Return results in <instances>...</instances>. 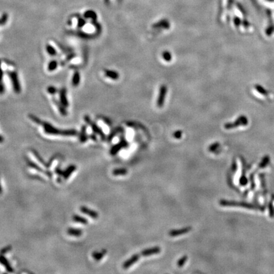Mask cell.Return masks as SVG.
I'll return each instance as SVG.
<instances>
[{"label":"cell","mask_w":274,"mask_h":274,"mask_svg":"<svg viewBox=\"0 0 274 274\" xmlns=\"http://www.w3.org/2000/svg\"><path fill=\"white\" fill-rule=\"evenodd\" d=\"M161 249L159 247L155 246V247H151V248L146 249L144 251H142L140 253V254L141 256H151V255L159 253L161 252Z\"/></svg>","instance_id":"277c9868"},{"label":"cell","mask_w":274,"mask_h":274,"mask_svg":"<svg viewBox=\"0 0 274 274\" xmlns=\"http://www.w3.org/2000/svg\"><path fill=\"white\" fill-rule=\"evenodd\" d=\"M166 93V88L165 86H162L160 89V93H159V97L158 99V105L161 106L164 102V100L165 98V95Z\"/></svg>","instance_id":"30bf717a"},{"label":"cell","mask_w":274,"mask_h":274,"mask_svg":"<svg viewBox=\"0 0 274 274\" xmlns=\"http://www.w3.org/2000/svg\"><path fill=\"white\" fill-rule=\"evenodd\" d=\"M191 230H192V227H187L178 230H172L169 232V235H170L171 237H177V236L189 233Z\"/></svg>","instance_id":"5b68a950"},{"label":"cell","mask_w":274,"mask_h":274,"mask_svg":"<svg viewBox=\"0 0 274 274\" xmlns=\"http://www.w3.org/2000/svg\"><path fill=\"white\" fill-rule=\"evenodd\" d=\"M76 170V167H75L74 166H70L68 169H67V170L66 171V172L64 173H63V176H64V177L65 178H67L69 176V175L72 173Z\"/></svg>","instance_id":"44dd1931"},{"label":"cell","mask_w":274,"mask_h":274,"mask_svg":"<svg viewBox=\"0 0 274 274\" xmlns=\"http://www.w3.org/2000/svg\"><path fill=\"white\" fill-rule=\"evenodd\" d=\"M7 20H8V15L3 14L2 17L0 18V20H1V25H4L5 24H6Z\"/></svg>","instance_id":"f1b7e54d"},{"label":"cell","mask_w":274,"mask_h":274,"mask_svg":"<svg viewBox=\"0 0 274 274\" xmlns=\"http://www.w3.org/2000/svg\"><path fill=\"white\" fill-rule=\"evenodd\" d=\"M187 259H188V258H187V256H182L181 258L180 259V260L177 261V265L178 266H179V267H182V266L184 265V264L185 263V262L187 261Z\"/></svg>","instance_id":"603a6c76"},{"label":"cell","mask_w":274,"mask_h":274,"mask_svg":"<svg viewBox=\"0 0 274 274\" xmlns=\"http://www.w3.org/2000/svg\"><path fill=\"white\" fill-rule=\"evenodd\" d=\"M181 135H182V133L180 132V131H176V132L175 133V138H180V137H181Z\"/></svg>","instance_id":"1f68e13d"},{"label":"cell","mask_w":274,"mask_h":274,"mask_svg":"<svg viewBox=\"0 0 274 274\" xmlns=\"http://www.w3.org/2000/svg\"><path fill=\"white\" fill-rule=\"evenodd\" d=\"M0 263H1L3 265H4L5 266L6 270H8V272H13V269L12 267H11V266L9 265V263L6 260V258L3 256H2V255H0Z\"/></svg>","instance_id":"7c38bea8"},{"label":"cell","mask_w":274,"mask_h":274,"mask_svg":"<svg viewBox=\"0 0 274 274\" xmlns=\"http://www.w3.org/2000/svg\"><path fill=\"white\" fill-rule=\"evenodd\" d=\"M269 162H270V157L265 156L263 157V158L262 161H261L260 165H259V167H260V168H264L267 166Z\"/></svg>","instance_id":"2e32d148"},{"label":"cell","mask_w":274,"mask_h":274,"mask_svg":"<svg viewBox=\"0 0 274 274\" xmlns=\"http://www.w3.org/2000/svg\"><path fill=\"white\" fill-rule=\"evenodd\" d=\"M28 164H29V165L30 166L32 167L34 169H35V170H37V171H42V170H41V169L39 166H37L36 164L32 163V162H29V161Z\"/></svg>","instance_id":"f546056e"},{"label":"cell","mask_w":274,"mask_h":274,"mask_svg":"<svg viewBox=\"0 0 274 274\" xmlns=\"http://www.w3.org/2000/svg\"><path fill=\"white\" fill-rule=\"evenodd\" d=\"M53 102H54V104L55 105V106L57 107L58 110L60 112H61V114L62 115H63V116L67 115V112L65 109V107L63 106L61 102H58V101L55 100L54 99H53Z\"/></svg>","instance_id":"8fae6325"},{"label":"cell","mask_w":274,"mask_h":274,"mask_svg":"<svg viewBox=\"0 0 274 274\" xmlns=\"http://www.w3.org/2000/svg\"><path fill=\"white\" fill-rule=\"evenodd\" d=\"M3 141V138H2L1 136H0V143H1Z\"/></svg>","instance_id":"d6a6232c"},{"label":"cell","mask_w":274,"mask_h":274,"mask_svg":"<svg viewBox=\"0 0 274 274\" xmlns=\"http://www.w3.org/2000/svg\"><path fill=\"white\" fill-rule=\"evenodd\" d=\"M57 65L58 62H57V61H52L49 63V64H48V69L50 71H53L55 69H57Z\"/></svg>","instance_id":"ffe728a7"},{"label":"cell","mask_w":274,"mask_h":274,"mask_svg":"<svg viewBox=\"0 0 274 274\" xmlns=\"http://www.w3.org/2000/svg\"><path fill=\"white\" fill-rule=\"evenodd\" d=\"M105 74H106V76L112 78V79H114V80H116V79H117L118 77V73L112 70L111 71V70H106V71H105Z\"/></svg>","instance_id":"9a60e30c"},{"label":"cell","mask_w":274,"mask_h":274,"mask_svg":"<svg viewBox=\"0 0 274 274\" xmlns=\"http://www.w3.org/2000/svg\"><path fill=\"white\" fill-rule=\"evenodd\" d=\"M8 76L11 81H12V84L15 92L17 93H19L21 91V88L17 73L14 70H9Z\"/></svg>","instance_id":"3957f363"},{"label":"cell","mask_w":274,"mask_h":274,"mask_svg":"<svg viewBox=\"0 0 274 274\" xmlns=\"http://www.w3.org/2000/svg\"><path fill=\"white\" fill-rule=\"evenodd\" d=\"M73 220H74V221H76V222H78V223H82V224H86L88 223L87 220H86L85 218H84L81 217V216H78V215L74 216Z\"/></svg>","instance_id":"ac0fdd59"},{"label":"cell","mask_w":274,"mask_h":274,"mask_svg":"<svg viewBox=\"0 0 274 274\" xmlns=\"http://www.w3.org/2000/svg\"><path fill=\"white\" fill-rule=\"evenodd\" d=\"M0 25H1V20H0Z\"/></svg>","instance_id":"e575fe53"},{"label":"cell","mask_w":274,"mask_h":274,"mask_svg":"<svg viewBox=\"0 0 274 274\" xmlns=\"http://www.w3.org/2000/svg\"><path fill=\"white\" fill-rule=\"evenodd\" d=\"M42 124V123H41ZM43 126V128L45 131V133L50 135H64V136H72V135H75L77 133L74 130H60L57 128H55L53 126L51 125L50 124L48 123H44L42 124Z\"/></svg>","instance_id":"7a4b0ae2"},{"label":"cell","mask_w":274,"mask_h":274,"mask_svg":"<svg viewBox=\"0 0 274 274\" xmlns=\"http://www.w3.org/2000/svg\"><path fill=\"white\" fill-rule=\"evenodd\" d=\"M85 121L87 123L88 125L91 126V127L92 128V130L95 131V133H96L97 134H99L100 137H102V138H104L105 137V135L104 134L102 133V131H101V130L99 128V127L97 126L94 123H93L91 120H90V119L88 118V116H85Z\"/></svg>","instance_id":"52a82bcc"},{"label":"cell","mask_w":274,"mask_h":274,"mask_svg":"<svg viewBox=\"0 0 274 274\" xmlns=\"http://www.w3.org/2000/svg\"><path fill=\"white\" fill-rule=\"evenodd\" d=\"M59 93H60L59 95H60V100H61V103L65 107H67L69 105L68 100H67V90L64 88H62L61 90H60Z\"/></svg>","instance_id":"ba28073f"},{"label":"cell","mask_w":274,"mask_h":274,"mask_svg":"<svg viewBox=\"0 0 274 274\" xmlns=\"http://www.w3.org/2000/svg\"><path fill=\"white\" fill-rule=\"evenodd\" d=\"M68 234L70 235L76 236V237H79L82 234V231L79 229H74V228H69L67 231Z\"/></svg>","instance_id":"5bb4252c"},{"label":"cell","mask_w":274,"mask_h":274,"mask_svg":"<svg viewBox=\"0 0 274 274\" xmlns=\"http://www.w3.org/2000/svg\"><path fill=\"white\" fill-rule=\"evenodd\" d=\"M106 251H103L102 252H100V253H94L93 254V257L95 258V260H100L101 258H102L103 256L105 255V254H106Z\"/></svg>","instance_id":"7402d4cb"},{"label":"cell","mask_w":274,"mask_h":274,"mask_svg":"<svg viewBox=\"0 0 274 274\" xmlns=\"http://www.w3.org/2000/svg\"><path fill=\"white\" fill-rule=\"evenodd\" d=\"M80 139L81 142H85L86 140H87V138H86V127L85 126L82 127V128L81 130V137Z\"/></svg>","instance_id":"484cf974"},{"label":"cell","mask_w":274,"mask_h":274,"mask_svg":"<svg viewBox=\"0 0 274 274\" xmlns=\"http://www.w3.org/2000/svg\"><path fill=\"white\" fill-rule=\"evenodd\" d=\"M1 192V185H0V193Z\"/></svg>","instance_id":"836d02e7"},{"label":"cell","mask_w":274,"mask_h":274,"mask_svg":"<svg viewBox=\"0 0 274 274\" xmlns=\"http://www.w3.org/2000/svg\"><path fill=\"white\" fill-rule=\"evenodd\" d=\"M85 24V21L82 19V18H80L78 22V27H82V26Z\"/></svg>","instance_id":"4dcf8cb0"},{"label":"cell","mask_w":274,"mask_h":274,"mask_svg":"<svg viewBox=\"0 0 274 274\" xmlns=\"http://www.w3.org/2000/svg\"><path fill=\"white\" fill-rule=\"evenodd\" d=\"M239 182H240V184H241L242 186H245L247 184V179L246 178V176L244 173L241 176V178H240Z\"/></svg>","instance_id":"4316f807"},{"label":"cell","mask_w":274,"mask_h":274,"mask_svg":"<svg viewBox=\"0 0 274 274\" xmlns=\"http://www.w3.org/2000/svg\"><path fill=\"white\" fill-rule=\"evenodd\" d=\"M46 51L48 54H49L50 55L54 56L55 55H57V51L55 50L54 47L52 46L51 44H47L46 46Z\"/></svg>","instance_id":"e0dca14e"},{"label":"cell","mask_w":274,"mask_h":274,"mask_svg":"<svg viewBox=\"0 0 274 274\" xmlns=\"http://www.w3.org/2000/svg\"><path fill=\"white\" fill-rule=\"evenodd\" d=\"M81 211L83 213L86 214V215L89 216L90 217H92L93 218H97L99 216L98 213L96 212L93 211L92 209H89L86 207H81Z\"/></svg>","instance_id":"9c48e42d"},{"label":"cell","mask_w":274,"mask_h":274,"mask_svg":"<svg viewBox=\"0 0 274 274\" xmlns=\"http://www.w3.org/2000/svg\"><path fill=\"white\" fill-rule=\"evenodd\" d=\"M80 82V75L77 71L74 73L72 79V84L73 86H77Z\"/></svg>","instance_id":"4fadbf2b"},{"label":"cell","mask_w":274,"mask_h":274,"mask_svg":"<svg viewBox=\"0 0 274 274\" xmlns=\"http://www.w3.org/2000/svg\"><path fill=\"white\" fill-rule=\"evenodd\" d=\"M85 18H92V19L93 20H95L96 19V15L95 12H93V11H88V12H86L85 13Z\"/></svg>","instance_id":"cb8c5ba5"},{"label":"cell","mask_w":274,"mask_h":274,"mask_svg":"<svg viewBox=\"0 0 274 274\" xmlns=\"http://www.w3.org/2000/svg\"><path fill=\"white\" fill-rule=\"evenodd\" d=\"M127 173V170L126 169H116V170L113 171V175H125Z\"/></svg>","instance_id":"d6986e66"},{"label":"cell","mask_w":274,"mask_h":274,"mask_svg":"<svg viewBox=\"0 0 274 274\" xmlns=\"http://www.w3.org/2000/svg\"><path fill=\"white\" fill-rule=\"evenodd\" d=\"M268 211H269V216L270 218L274 217V206L272 203V202H270L268 205Z\"/></svg>","instance_id":"d4e9b609"},{"label":"cell","mask_w":274,"mask_h":274,"mask_svg":"<svg viewBox=\"0 0 274 274\" xmlns=\"http://www.w3.org/2000/svg\"><path fill=\"white\" fill-rule=\"evenodd\" d=\"M140 254H135L133 255L132 256L130 257L128 260H126L123 264V268H127L130 267L131 266H132L133 264H135V263L138 261L139 258L140 257Z\"/></svg>","instance_id":"8992f818"},{"label":"cell","mask_w":274,"mask_h":274,"mask_svg":"<svg viewBox=\"0 0 274 274\" xmlns=\"http://www.w3.org/2000/svg\"><path fill=\"white\" fill-rule=\"evenodd\" d=\"M47 91H48V93H50V94L54 95L55 93H57V89L56 88H55L54 86H49V87L47 88Z\"/></svg>","instance_id":"83f0119b"},{"label":"cell","mask_w":274,"mask_h":274,"mask_svg":"<svg viewBox=\"0 0 274 274\" xmlns=\"http://www.w3.org/2000/svg\"><path fill=\"white\" fill-rule=\"evenodd\" d=\"M220 204L222 206H228V207H242L246 209H253V210H260L263 211L265 208L261 206H258L256 204L247 203L245 202H237L233 201L227 200H221L220 201Z\"/></svg>","instance_id":"6da1fadb"}]
</instances>
